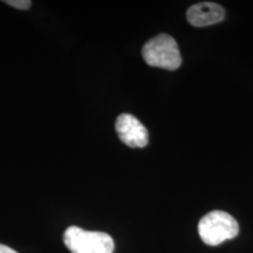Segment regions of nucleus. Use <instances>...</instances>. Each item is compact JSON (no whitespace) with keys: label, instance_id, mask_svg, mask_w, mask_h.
<instances>
[{"label":"nucleus","instance_id":"1","mask_svg":"<svg viewBox=\"0 0 253 253\" xmlns=\"http://www.w3.org/2000/svg\"><path fill=\"white\" fill-rule=\"evenodd\" d=\"M239 225L231 214L224 211L214 210L199 220L198 233L207 245L217 246L225 240L237 237Z\"/></svg>","mask_w":253,"mask_h":253},{"label":"nucleus","instance_id":"2","mask_svg":"<svg viewBox=\"0 0 253 253\" xmlns=\"http://www.w3.org/2000/svg\"><path fill=\"white\" fill-rule=\"evenodd\" d=\"M142 55L151 67L175 71L182 65V56L176 40L168 34H160L148 41L142 49Z\"/></svg>","mask_w":253,"mask_h":253},{"label":"nucleus","instance_id":"3","mask_svg":"<svg viewBox=\"0 0 253 253\" xmlns=\"http://www.w3.org/2000/svg\"><path fill=\"white\" fill-rule=\"evenodd\" d=\"M63 243L72 253H113L114 240L108 233L86 231L69 226L63 233Z\"/></svg>","mask_w":253,"mask_h":253},{"label":"nucleus","instance_id":"4","mask_svg":"<svg viewBox=\"0 0 253 253\" xmlns=\"http://www.w3.org/2000/svg\"><path fill=\"white\" fill-rule=\"evenodd\" d=\"M115 129L120 140L130 148H144L149 142L147 128L130 114H121L116 120Z\"/></svg>","mask_w":253,"mask_h":253},{"label":"nucleus","instance_id":"5","mask_svg":"<svg viewBox=\"0 0 253 253\" xmlns=\"http://www.w3.org/2000/svg\"><path fill=\"white\" fill-rule=\"evenodd\" d=\"M225 12L220 5L214 2H199L191 6L186 12V19L192 26L205 27L220 23Z\"/></svg>","mask_w":253,"mask_h":253},{"label":"nucleus","instance_id":"6","mask_svg":"<svg viewBox=\"0 0 253 253\" xmlns=\"http://www.w3.org/2000/svg\"><path fill=\"white\" fill-rule=\"evenodd\" d=\"M12 7H15L18 9H28L31 7L32 2L30 0H9V1H5Z\"/></svg>","mask_w":253,"mask_h":253},{"label":"nucleus","instance_id":"7","mask_svg":"<svg viewBox=\"0 0 253 253\" xmlns=\"http://www.w3.org/2000/svg\"><path fill=\"white\" fill-rule=\"evenodd\" d=\"M0 253H18V252L14 251L13 249L8 248V246L0 244Z\"/></svg>","mask_w":253,"mask_h":253}]
</instances>
